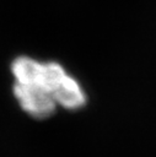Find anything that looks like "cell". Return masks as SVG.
I'll return each mask as SVG.
<instances>
[{"label": "cell", "mask_w": 156, "mask_h": 157, "mask_svg": "<svg viewBox=\"0 0 156 157\" xmlns=\"http://www.w3.org/2000/svg\"><path fill=\"white\" fill-rule=\"evenodd\" d=\"M11 70L16 82L37 86L64 108L76 109L86 103L80 85L57 63H39L21 56L15 59Z\"/></svg>", "instance_id": "obj_1"}, {"label": "cell", "mask_w": 156, "mask_h": 157, "mask_svg": "<svg viewBox=\"0 0 156 157\" xmlns=\"http://www.w3.org/2000/svg\"><path fill=\"white\" fill-rule=\"evenodd\" d=\"M14 92L23 110H26L33 118H48L55 110L57 102L34 85L16 82Z\"/></svg>", "instance_id": "obj_2"}]
</instances>
